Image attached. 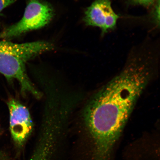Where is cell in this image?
<instances>
[{
  "label": "cell",
  "instance_id": "6da1fadb",
  "mask_svg": "<svg viewBox=\"0 0 160 160\" xmlns=\"http://www.w3.org/2000/svg\"><path fill=\"white\" fill-rule=\"evenodd\" d=\"M153 59L147 54L130 57L118 74L86 104L82 122L95 146V160H109L140 96L153 77Z\"/></svg>",
  "mask_w": 160,
  "mask_h": 160
},
{
  "label": "cell",
  "instance_id": "7a4b0ae2",
  "mask_svg": "<svg viewBox=\"0 0 160 160\" xmlns=\"http://www.w3.org/2000/svg\"><path fill=\"white\" fill-rule=\"evenodd\" d=\"M54 48L52 44L47 42L18 44L0 40V73L9 81L17 80L23 95L29 94L40 99L42 93L30 79L26 63L36 56Z\"/></svg>",
  "mask_w": 160,
  "mask_h": 160
},
{
  "label": "cell",
  "instance_id": "3957f363",
  "mask_svg": "<svg viewBox=\"0 0 160 160\" xmlns=\"http://www.w3.org/2000/svg\"><path fill=\"white\" fill-rule=\"evenodd\" d=\"M53 16L52 7L40 0H29L23 17L0 32V39L8 40L47 25Z\"/></svg>",
  "mask_w": 160,
  "mask_h": 160
},
{
  "label": "cell",
  "instance_id": "277c9868",
  "mask_svg": "<svg viewBox=\"0 0 160 160\" xmlns=\"http://www.w3.org/2000/svg\"><path fill=\"white\" fill-rule=\"evenodd\" d=\"M9 129L12 137L18 145H23L31 135L33 122L28 108L18 100L9 99Z\"/></svg>",
  "mask_w": 160,
  "mask_h": 160
},
{
  "label": "cell",
  "instance_id": "5b68a950",
  "mask_svg": "<svg viewBox=\"0 0 160 160\" xmlns=\"http://www.w3.org/2000/svg\"><path fill=\"white\" fill-rule=\"evenodd\" d=\"M119 18L111 0H95L86 10L83 21L87 26L100 28L103 35L115 28Z\"/></svg>",
  "mask_w": 160,
  "mask_h": 160
},
{
  "label": "cell",
  "instance_id": "8992f818",
  "mask_svg": "<svg viewBox=\"0 0 160 160\" xmlns=\"http://www.w3.org/2000/svg\"><path fill=\"white\" fill-rule=\"evenodd\" d=\"M150 14L152 22L156 27H160V0H157Z\"/></svg>",
  "mask_w": 160,
  "mask_h": 160
},
{
  "label": "cell",
  "instance_id": "52a82bcc",
  "mask_svg": "<svg viewBox=\"0 0 160 160\" xmlns=\"http://www.w3.org/2000/svg\"><path fill=\"white\" fill-rule=\"evenodd\" d=\"M128 4L140 5L148 8L153 6L157 0H125Z\"/></svg>",
  "mask_w": 160,
  "mask_h": 160
},
{
  "label": "cell",
  "instance_id": "ba28073f",
  "mask_svg": "<svg viewBox=\"0 0 160 160\" xmlns=\"http://www.w3.org/2000/svg\"><path fill=\"white\" fill-rule=\"evenodd\" d=\"M16 0H0V13L8 6L12 4Z\"/></svg>",
  "mask_w": 160,
  "mask_h": 160
}]
</instances>
